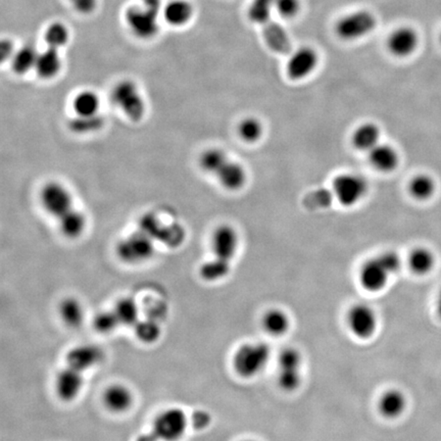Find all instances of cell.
<instances>
[{
	"mask_svg": "<svg viewBox=\"0 0 441 441\" xmlns=\"http://www.w3.org/2000/svg\"><path fill=\"white\" fill-rule=\"evenodd\" d=\"M271 358V348L265 343H248L239 346L233 355V368L243 378H255L265 369Z\"/></svg>",
	"mask_w": 441,
	"mask_h": 441,
	"instance_id": "cell-1",
	"label": "cell"
},
{
	"mask_svg": "<svg viewBox=\"0 0 441 441\" xmlns=\"http://www.w3.org/2000/svg\"><path fill=\"white\" fill-rule=\"evenodd\" d=\"M111 98L113 106L132 122H140L146 115L143 96L138 86L130 80L118 82L111 91Z\"/></svg>",
	"mask_w": 441,
	"mask_h": 441,
	"instance_id": "cell-2",
	"label": "cell"
},
{
	"mask_svg": "<svg viewBox=\"0 0 441 441\" xmlns=\"http://www.w3.org/2000/svg\"><path fill=\"white\" fill-rule=\"evenodd\" d=\"M155 240L142 230L126 236L118 243L117 255L126 264L146 262L155 253Z\"/></svg>",
	"mask_w": 441,
	"mask_h": 441,
	"instance_id": "cell-3",
	"label": "cell"
},
{
	"mask_svg": "<svg viewBox=\"0 0 441 441\" xmlns=\"http://www.w3.org/2000/svg\"><path fill=\"white\" fill-rule=\"evenodd\" d=\"M303 355L294 348H287L278 358L279 387L285 392H294L303 384Z\"/></svg>",
	"mask_w": 441,
	"mask_h": 441,
	"instance_id": "cell-4",
	"label": "cell"
},
{
	"mask_svg": "<svg viewBox=\"0 0 441 441\" xmlns=\"http://www.w3.org/2000/svg\"><path fill=\"white\" fill-rule=\"evenodd\" d=\"M334 198L343 206H353L365 198L368 192L366 179L357 174L338 175L332 183Z\"/></svg>",
	"mask_w": 441,
	"mask_h": 441,
	"instance_id": "cell-5",
	"label": "cell"
},
{
	"mask_svg": "<svg viewBox=\"0 0 441 441\" xmlns=\"http://www.w3.org/2000/svg\"><path fill=\"white\" fill-rule=\"evenodd\" d=\"M346 323L355 338L368 340L375 335L379 320L373 308L366 303H358L348 310Z\"/></svg>",
	"mask_w": 441,
	"mask_h": 441,
	"instance_id": "cell-6",
	"label": "cell"
},
{
	"mask_svg": "<svg viewBox=\"0 0 441 441\" xmlns=\"http://www.w3.org/2000/svg\"><path fill=\"white\" fill-rule=\"evenodd\" d=\"M40 203L45 212L56 219L74 208L72 193L65 185L56 181L49 182L42 187Z\"/></svg>",
	"mask_w": 441,
	"mask_h": 441,
	"instance_id": "cell-7",
	"label": "cell"
},
{
	"mask_svg": "<svg viewBox=\"0 0 441 441\" xmlns=\"http://www.w3.org/2000/svg\"><path fill=\"white\" fill-rule=\"evenodd\" d=\"M188 421L186 414L181 409L173 407L161 412L153 423V433L158 440L178 441L181 440L186 431Z\"/></svg>",
	"mask_w": 441,
	"mask_h": 441,
	"instance_id": "cell-8",
	"label": "cell"
},
{
	"mask_svg": "<svg viewBox=\"0 0 441 441\" xmlns=\"http://www.w3.org/2000/svg\"><path fill=\"white\" fill-rule=\"evenodd\" d=\"M376 19L366 11H355L341 19L336 25V33L345 40H355L369 34L375 28Z\"/></svg>",
	"mask_w": 441,
	"mask_h": 441,
	"instance_id": "cell-9",
	"label": "cell"
},
{
	"mask_svg": "<svg viewBox=\"0 0 441 441\" xmlns=\"http://www.w3.org/2000/svg\"><path fill=\"white\" fill-rule=\"evenodd\" d=\"M391 276L393 275L379 255L378 257L370 258L362 265L359 279L360 285L365 290L375 293H380L387 286Z\"/></svg>",
	"mask_w": 441,
	"mask_h": 441,
	"instance_id": "cell-10",
	"label": "cell"
},
{
	"mask_svg": "<svg viewBox=\"0 0 441 441\" xmlns=\"http://www.w3.org/2000/svg\"><path fill=\"white\" fill-rule=\"evenodd\" d=\"M158 14L146 6H132L126 13V20L133 34L141 39L155 36L158 31Z\"/></svg>",
	"mask_w": 441,
	"mask_h": 441,
	"instance_id": "cell-11",
	"label": "cell"
},
{
	"mask_svg": "<svg viewBox=\"0 0 441 441\" xmlns=\"http://www.w3.org/2000/svg\"><path fill=\"white\" fill-rule=\"evenodd\" d=\"M239 237L236 230L223 224L216 228L212 236L213 258L232 263L238 250Z\"/></svg>",
	"mask_w": 441,
	"mask_h": 441,
	"instance_id": "cell-12",
	"label": "cell"
},
{
	"mask_svg": "<svg viewBox=\"0 0 441 441\" xmlns=\"http://www.w3.org/2000/svg\"><path fill=\"white\" fill-rule=\"evenodd\" d=\"M140 230L148 234L153 240L158 239L169 246L179 245L184 239V231L181 226L172 225L162 227L155 218L149 215L142 219Z\"/></svg>",
	"mask_w": 441,
	"mask_h": 441,
	"instance_id": "cell-13",
	"label": "cell"
},
{
	"mask_svg": "<svg viewBox=\"0 0 441 441\" xmlns=\"http://www.w3.org/2000/svg\"><path fill=\"white\" fill-rule=\"evenodd\" d=\"M103 358L101 348L93 345H82L72 348L66 355L68 367L84 372L96 366Z\"/></svg>",
	"mask_w": 441,
	"mask_h": 441,
	"instance_id": "cell-14",
	"label": "cell"
},
{
	"mask_svg": "<svg viewBox=\"0 0 441 441\" xmlns=\"http://www.w3.org/2000/svg\"><path fill=\"white\" fill-rule=\"evenodd\" d=\"M318 56L316 51L309 47L298 49L287 64V74L293 80L308 77L316 69Z\"/></svg>",
	"mask_w": 441,
	"mask_h": 441,
	"instance_id": "cell-15",
	"label": "cell"
},
{
	"mask_svg": "<svg viewBox=\"0 0 441 441\" xmlns=\"http://www.w3.org/2000/svg\"><path fill=\"white\" fill-rule=\"evenodd\" d=\"M83 387L81 372L66 367L59 372L56 380V393L65 402H72L79 395Z\"/></svg>",
	"mask_w": 441,
	"mask_h": 441,
	"instance_id": "cell-16",
	"label": "cell"
},
{
	"mask_svg": "<svg viewBox=\"0 0 441 441\" xmlns=\"http://www.w3.org/2000/svg\"><path fill=\"white\" fill-rule=\"evenodd\" d=\"M419 38L416 31L409 27L395 30L388 39V49L391 54L400 58L410 56L416 51Z\"/></svg>",
	"mask_w": 441,
	"mask_h": 441,
	"instance_id": "cell-17",
	"label": "cell"
},
{
	"mask_svg": "<svg viewBox=\"0 0 441 441\" xmlns=\"http://www.w3.org/2000/svg\"><path fill=\"white\" fill-rule=\"evenodd\" d=\"M407 397L402 390L397 388L384 391L378 400V411L386 419H397L407 410Z\"/></svg>",
	"mask_w": 441,
	"mask_h": 441,
	"instance_id": "cell-18",
	"label": "cell"
},
{
	"mask_svg": "<svg viewBox=\"0 0 441 441\" xmlns=\"http://www.w3.org/2000/svg\"><path fill=\"white\" fill-rule=\"evenodd\" d=\"M215 177L225 189L236 191L243 188L245 184L246 171L243 165L229 158Z\"/></svg>",
	"mask_w": 441,
	"mask_h": 441,
	"instance_id": "cell-19",
	"label": "cell"
},
{
	"mask_svg": "<svg viewBox=\"0 0 441 441\" xmlns=\"http://www.w3.org/2000/svg\"><path fill=\"white\" fill-rule=\"evenodd\" d=\"M369 160L376 170L390 173L397 169L400 163V156L395 147L379 143L369 151Z\"/></svg>",
	"mask_w": 441,
	"mask_h": 441,
	"instance_id": "cell-20",
	"label": "cell"
},
{
	"mask_svg": "<svg viewBox=\"0 0 441 441\" xmlns=\"http://www.w3.org/2000/svg\"><path fill=\"white\" fill-rule=\"evenodd\" d=\"M262 326L264 330L273 338H281L285 335L290 329V317L285 310L270 309L263 316Z\"/></svg>",
	"mask_w": 441,
	"mask_h": 441,
	"instance_id": "cell-21",
	"label": "cell"
},
{
	"mask_svg": "<svg viewBox=\"0 0 441 441\" xmlns=\"http://www.w3.org/2000/svg\"><path fill=\"white\" fill-rule=\"evenodd\" d=\"M86 226V216L75 208L69 211L59 219V230L66 238H79L84 233Z\"/></svg>",
	"mask_w": 441,
	"mask_h": 441,
	"instance_id": "cell-22",
	"label": "cell"
},
{
	"mask_svg": "<svg viewBox=\"0 0 441 441\" xmlns=\"http://www.w3.org/2000/svg\"><path fill=\"white\" fill-rule=\"evenodd\" d=\"M133 402L132 392L129 388L121 384L110 386L103 395V402L108 410L115 412L127 411Z\"/></svg>",
	"mask_w": 441,
	"mask_h": 441,
	"instance_id": "cell-23",
	"label": "cell"
},
{
	"mask_svg": "<svg viewBox=\"0 0 441 441\" xmlns=\"http://www.w3.org/2000/svg\"><path fill=\"white\" fill-rule=\"evenodd\" d=\"M380 136L378 126L373 123H365L353 132V143L360 151H370L380 143Z\"/></svg>",
	"mask_w": 441,
	"mask_h": 441,
	"instance_id": "cell-24",
	"label": "cell"
},
{
	"mask_svg": "<svg viewBox=\"0 0 441 441\" xmlns=\"http://www.w3.org/2000/svg\"><path fill=\"white\" fill-rule=\"evenodd\" d=\"M61 69V59L59 54V49L49 47L47 51L39 54L36 66L37 75L42 79L49 80L59 75Z\"/></svg>",
	"mask_w": 441,
	"mask_h": 441,
	"instance_id": "cell-25",
	"label": "cell"
},
{
	"mask_svg": "<svg viewBox=\"0 0 441 441\" xmlns=\"http://www.w3.org/2000/svg\"><path fill=\"white\" fill-rule=\"evenodd\" d=\"M264 36L268 45L279 54H288L291 49L290 40L283 28L270 21L264 26Z\"/></svg>",
	"mask_w": 441,
	"mask_h": 441,
	"instance_id": "cell-26",
	"label": "cell"
},
{
	"mask_svg": "<svg viewBox=\"0 0 441 441\" xmlns=\"http://www.w3.org/2000/svg\"><path fill=\"white\" fill-rule=\"evenodd\" d=\"M73 110L76 116L81 117L98 115L101 110V99L96 92L84 90L74 98Z\"/></svg>",
	"mask_w": 441,
	"mask_h": 441,
	"instance_id": "cell-27",
	"label": "cell"
},
{
	"mask_svg": "<svg viewBox=\"0 0 441 441\" xmlns=\"http://www.w3.org/2000/svg\"><path fill=\"white\" fill-rule=\"evenodd\" d=\"M193 8L186 0H174L165 9V18L173 26H183L191 21Z\"/></svg>",
	"mask_w": 441,
	"mask_h": 441,
	"instance_id": "cell-28",
	"label": "cell"
},
{
	"mask_svg": "<svg viewBox=\"0 0 441 441\" xmlns=\"http://www.w3.org/2000/svg\"><path fill=\"white\" fill-rule=\"evenodd\" d=\"M409 267L415 274L426 275L429 272L432 271L434 265H435V258L432 251L428 248H418L410 253L409 255Z\"/></svg>",
	"mask_w": 441,
	"mask_h": 441,
	"instance_id": "cell-29",
	"label": "cell"
},
{
	"mask_svg": "<svg viewBox=\"0 0 441 441\" xmlns=\"http://www.w3.org/2000/svg\"><path fill=\"white\" fill-rule=\"evenodd\" d=\"M39 54L32 45H25L22 49L14 54L13 61H11V66H13L14 72L18 75H25L35 69L36 61Z\"/></svg>",
	"mask_w": 441,
	"mask_h": 441,
	"instance_id": "cell-30",
	"label": "cell"
},
{
	"mask_svg": "<svg viewBox=\"0 0 441 441\" xmlns=\"http://www.w3.org/2000/svg\"><path fill=\"white\" fill-rule=\"evenodd\" d=\"M229 160L228 156L220 148H208L199 156V167L206 174L216 176L220 168Z\"/></svg>",
	"mask_w": 441,
	"mask_h": 441,
	"instance_id": "cell-31",
	"label": "cell"
},
{
	"mask_svg": "<svg viewBox=\"0 0 441 441\" xmlns=\"http://www.w3.org/2000/svg\"><path fill=\"white\" fill-rule=\"evenodd\" d=\"M436 191L435 181L427 174H419L411 180L409 191L412 198L418 201H427L432 198Z\"/></svg>",
	"mask_w": 441,
	"mask_h": 441,
	"instance_id": "cell-32",
	"label": "cell"
},
{
	"mask_svg": "<svg viewBox=\"0 0 441 441\" xmlns=\"http://www.w3.org/2000/svg\"><path fill=\"white\" fill-rule=\"evenodd\" d=\"M231 270V263L213 258L201 265L199 274L201 278L208 282L219 281L225 278Z\"/></svg>",
	"mask_w": 441,
	"mask_h": 441,
	"instance_id": "cell-33",
	"label": "cell"
},
{
	"mask_svg": "<svg viewBox=\"0 0 441 441\" xmlns=\"http://www.w3.org/2000/svg\"><path fill=\"white\" fill-rule=\"evenodd\" d=\"M61 319L68 326L79 327L84 321V310L81 303L75 298H66L59 307Z\"/></svg>",
	"mask_w": 441,
	"mask_h": 441,
	"instance_id": "cell-34",
	"label": "cell"
},
{
	"mask_svg": "<svg viewBox=\"0 0 441 441\" xmlns=\"http://www.w3.org/2000/svg\"><path fill=\"white\" fill-rule=\"evenodd\" d=\"M113 310L120 323L126 326H135L139 321L138 305L132 298H126L118 300Z\"/></svg>",
	"mask_w": 441,
	"mask_h": 441,
	"instance_id": "cell-35",
	"label": "cell"
},
{
	"mask_svg": "<svg viewBox=\"0 0 441 441\" xmlns=\"http://www.w3.org/2000/svg\"><path fill=\"white\" fill-rule=\"evenodd\" d=\"M104 124L103 118L101 113L96 116H88V117H81L76 116L69 123V127L73 132L78 134H89V133L98 131Z\"/></svg>",
	"mask_w": 441,
	"mask_h": 441,
	"instance_id": "cell-36",
	"label": "cell"
},
{
	"mask_svg": "<svg viewBox=\"0 0 441 441\" xmlns=\"http://www.w3.org/2000/svg\"><path fill=\"white\" fill-rule=\"evenodd\" d=\"M135 334L144 343H153L160 338V325L155 319L142 320L134 326Z\"/></svg>",
	"mask_w": 441,
	"mask_h": 441,
	"instance_id": "cell-37",
	"label": "cell"
},
{
	"mask_svg": "<svg viewBox=\"0 0 441 441\" xmlns=\"http://www.w3.org/2000/svg\"><path fill=\"white\" fill-rule=\"evenodd\" d=\"M275 0H253L248 9V16L253 23L264 26L271 21V11Z\"/></svg>",
	"mask_w": 441,
	"mask_h": 441,
	"instance_id": "cell-38",
	"label": "cell"
},
{
	"mask_svg": "<svg viewBox=\"0 0 441 441\" xmlns=\"http://www.w3.org/2000/svg\"><path fill=\"white\" fill-rule=\"evenodd\" d=\"M238 133L244 141L253 143L263 136V125L258 118H246L239 124Z\"/></svg>",
	"mask_w": 441,
	"mask_h": 441,
	"instance_id": "cell-39",
	"label": "cell"
},
{
	"mask_svg": "<svg viewBox=\"0 0 441 441\" xmlns=\"http://www.w3.org/2000/svg\"><path fill=\"white\" fill-rule=\"evenodd\" d=\"M45 40L49 47L59 49L66 44L69 40V30L64 24L54 23L45 33Z\"/></svg>",
	"mask_w": 441,
	"mask_h": 441,
	"instance_id": "cell-40",
	"label": "cell"
},
{
	"mask_svg": "<svg viewBox=\"0 0 441 441\" xmlns=\"http://www.w3.org/2000/svg\"><path fill=\"white\" fill-rule=\"evenodd\" d=\"M118 324L121 323L115 310H104V312L98 313L93 320L94 328L101 333H110L117 328Z\"/></svg>",
	"mask_w": 441,
	"mask_h": 441,
	"instance_id": "cell-41",
	"label": "cell"
},
{
	"mask_svg": "<svg viewBox=\"0 0 441 441\" xmlns=\"http://www.w3.org/2000/svg\"><path fill=\"white\" fill-rule=\"evenodd\" d=\"M274 6L283 18H294L300 11V0H275Z\"/></svg>",
	"mask_w": 441,
	"mask_h": 441,
	"instance_id": "cell-42",
	"label": "cell"
},
{
	"mask_svg": "<svg viewBox=\"0 0 441 441\" xmlns=\"http://www.w3.org/2000/svg\"><path fill=\"white\" fill-rule=\"evenodd\" d=\"M192 426L193 428L198 429V430H203L210 425L212 422V417L206 411L203 410H198L192 414L191 417Z\"/></svg>",
	"mask_w": 441,
	"mask_h": 441,
	"instance_id": "cell-43",
	"label": "cell"
},
{
	"mask_svg": "<svg viewBox=\"0 0 441 441\" xmlns=\"http://www.w3.org/2000/svg\"><path fill=\"white\" fill-rule=\"evenodd\" d=\"M70 1L72 2L74 9L81 14L91 13L96 6V0H70Z\"/></svg>",
	"mask_w": 441,
	"mask_h": 441,
	"instance_id": "cell-44",
	"label": "cell"
},
{
	"mask_svg": "<svg viewBox=\"0 0 441 441\" xmlns=\"http://www.w3.org/2000/svg\"><path fill=\"white\" fill-rule=\"evenodd\" d=\"M14 56V46L9 40H2L1 45H0V58L2 61L11 59Z\"/></svg>",
	"mask_w": 441,
	"mask_h": 441,
	"instance_id": "cell-45",
	"label": "cell"
},
{
	"mask_svg": "<svg viewBox=\"0 0 441 441\" xmlns=\"http://www.w3.org/2000/svg\"><path fill=\"white\" fill-rule=\"evenodd\" d=\"M143 6L158 14L162 8V1L161 0H143Z\"/></svg>",
	"mask_w": 441,
	"mask_h": 441,
	"instance_id": "cell-46",
	"label": "cell"
},
{
	"mask_svg": "<svg viewBox=\"0 0 441 441\" xmlns=\"http://www.w3.org/2000/svg\"><path fill=\"white\" fill-rule=\"evenodd\" d=\"M136 441H160V440H158V436L153 432L142 434V435H140L139 437L137 438Z\"/></svg>",
	"mask_w": 441,
	"mask_h": 441,
	"instance_id": "cell-47",
	"label": "cell"
},
{
	"mask_svg": "<svg viewBox=\"0 0 441 441\" xmlns=\"http://www.w3.org/2000/svg\"><path fill=\"white\" fill-rule=\"evenodd\" d=\"M437 313H438V315H440V317L441 318V291H440V295H438Z\"/></svg>",
	"mask_w": 441,
	"mask_h": 441,
	"instance_id": "cell-48",
	"label": "cell"
},
{
	"mask_svg": "<svg viewBox=\"0 0 441 441\" xmlns=\"http://www.w3.org/2000/svg\"><path fill=\"white\" fill-rule=\"evenodd\" d=\"M243 441H258V440H243Z\"/></svg>",
	"mask_w": 441,
	"mask_h": 441,
	"instance_id": "cell-49",
	"label": "cell"
}]
</instances>
